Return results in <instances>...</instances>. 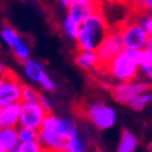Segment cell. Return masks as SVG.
Here are the masks:
<instances>
[{
    "instance_id": "cell-1",
    "label": "cell",
    "mask_w": 152,
    "mask_h": 152,
    "mask_svg": "<svg viewBox=\"0 0 152 152\" xmlns=\"http://www.w3.org/2000/svg\"><path fill=\"white\" fill-rule=\"evenodd\" d=\"M80 133L78 126L70 117L48 113L41 129L38 130L37 140L43 151L64 152L66 141Z\"/></svg>"
},
{
    "instance_id": "cell-2",
    "label": "cell",
    "mask_w": 152,
    "mask_h": 152,
    "mask_svg": "<svg viewBox=\"0 0 152 152\" xmlns=\"http://www.w3.org/2000/svg\"><path fill=\"white\" fill-rule=\"evenodd\" d=\"M109 31H110V27L101 10L92 13L80 25L78 37L74 41L77 45V49L78 50H96Z\"/></svg>"
},
{
    "instance_id": "cell-3",
    "label": "cell",
    "mask_w": 152,
    "mask_h": 152,
    "mask_svg": "<svg viewBox=\"0 0 152 152\" xmlns=\"http://www.w3.org/2000/svg\"><path fill=\"white\" fill-rule=\"evenodd\" d=\"M137 52L134 49H123L119 55H116L113 59L102 67L101 71H105L106 75L116 83H129L137 80L140 73Z\"/></svg>"
},
{
    "instance_id": "cell-4",
    "label": "cell",
    "mask_w": 152,
    "mask_h": 152,
    "mask_svg": "<svg viewBox=\"0 0 152 152\" xmlns=\"http://www.w3.org/2000/svg\"><path fill=\"white\" fill-rule=\"evenodd\" d=\"M83 115L98 131H105V130L112 129L117 120V113L115 109L101 101L85 105Z\"/></svg>"
},
{
    "instance_id": "cell-5",
    "label": "cell",
    "mask_w": 152,
    "mask_h": 152,
    "mask_svg": "<svg viewBox=\"0 0 152 152\" xmlns=\"http://www.w3.org/2000/svg\"><path fill=\"white\" fill-rule=\"evenodd\" d=\"M119 29L126 49L140 50V49L145 48V43H147V39L149 35L144 29L142 25L140 24L138 20H129L124 24H121Z\"/></svg>"
},
{
    "instance_id": "cell-6",
    "label": "cell",
    "mask_w": 152,
    "mask_h": 152,
    "mask_svg": "<svg viewBox=\"0 0 152 152\" xmlns=\"http://www.w3.org/2000/svg\"><path fill=\"white\" fill-rule=\"evenodd\" d=\"M124 49L123 45V39H121V34H120L119 27L117 28H110V31L107 32V35L105 37V39L102 41V43L98 46L96 56H98V61L99 66L105 67L109 61H110L116 55H119L120 52ZM101 71V70H99Z\"/></svg>"
},
{
    "instance_id": "cell-7",
    "label": "cell",
    "mask_w": 152,
    "mask_h": 152,
    "mask_svg": "<svg viewBox=\"0 0 152 152\" xmlns=\"http://www.w3.org/2000/svg\"><path fill=\"white\" fill-rule=\"evenodd\" d=\"M152 88L147 81H129V83H116L110 88L112 99L120 105H130V102L141 92Z\"/></svg>"
},
{
    "instance_id": "cell-8",
    "label": "cell",
    "mask_w": 152,
    "mask_h": 152,
    "mask_svg": "<svg viewBox=\"0 0 152 152\" xmlns=\"http://www.w3.org/2000/svg\"><path fill=\"white\" fill-rule=\"evenodd\" d=\"M23 71L31 83L38 84L43 91H46V92H55L56 91V83L46 73L42 63H39L38 60L29 57L25 61H23Z\"/></svg>"
},
{
    "instance_id": "cell-9",
    "label": "cell",
    "mask_w": 152,
    "mask_h": 152,
    "mask_svg": "<svg viewBox=\"0 0 152 152\" xmlns=\"http://www.w3.org/2000/svg\"><path fill=\"white\" fill-rule=\"evenodd\" d=\"M21 87H23V83L20 81L17 74L6 69L0 75V106L20 102Z\"/></svg>"
},
{
    "instance_id": "cell-10",
    "label": "cell",
    "mask_w": 152,
    "mask_h": 152,
    "mask_svg": "<svg viewBox=\"0 0 152 152\" xmlns=\"http://www.w3.org/2000/svg\"><path fill=\"white\" fill-rule=\"evenodd\" d=\"M46 115L48 112L42 107L39 102H21V116L18 126L39 130Z\"/></svg>"
},
{
    "instance_id": "cell-11",
    "label": "cell",
    "mask_w": 152,
    "mask_h": 152,
    "mask_svg": "<svg viewBox=\"0 0 152 152\" xmlns=\"http://www.w3.org/2000/svg\"><path fill=\"white\" fill-rule=\"evenodd\" d=\"M66 10L70 17L77 20L78 23H83L88 15L101 10V3H98L95 0H77L71 3Z\"/></svg>"
},
{
    "instance_id": "cell-12",
    "label": "cell",
    "mask_w": 152,
    "mask_h": 152,
    "mask_svg": "<svg viewBox=\"0 0 152 152\" xmlns=\"http://www.w3.org/2000/svg\"><path fill=\"white\" fill-rule=\"evenodd\" d=\"M21 116V102L0 106V123L3 127H18Z\"/></svg>"
},
{
    "instance_id": "cell-13",
    "label": "cell",
    "mask_w": 152,
    "mask_h": 152,
    "mask_svg": "<svg viewBox=\"0 0 152 152\" xmlns=\"http://www.w3.org/2000/svg\"><path fill=\"white\" fill-rule=\"evenodd\" d=\"M74 61L80 69L87 70V71H99L101 70L95 50H78L74 57Z\"/></svg>"
},
{
    "instance_id": "cell-14",
    "label": "cell",
    "mask_w": 152,
    "mask_h": 152,
    "mask_svg": "<svg viewBox=\"0 0 152 152\" xmlns=\"http://www.w3.org/2000/svg\"><path fill=\"white\" fill-rule=\"evenodd\" d=\"M17 127H1L0 129V149L1 152H14L18 145Z\"/></svg>"
},
{
    "instance_id": "cell-15",
    "label": "cell",
    "mask_w": 152,
    "mask_h": 152,
    "mask_svg": "<svg viewBox=\"0 0 152 152\" xmlns=\"http://www.w3.org/2000/svg\"><path fill=\"white\" fill-rule=\"evenodd\" d=\"M140 145L138 137L129 129H123L117 144V152H135Z\"/></svg>"
},
{
    "instance_id": "cell-16",
    "label": "cell",
    "mask_w": 152,
    "mask_h": 152,
    "mask_svg": "<svg viewBox=\"0 0 152 152\" xmlns=\"http://www.w3.org/2000/svg\"><path fill=\"white\" fill-rule=\"evenodd\" d=\"M137 59L140 73H142L148 81H152V52L148 49H140L137 52Z\"/></svg>"
},
{
    "instance_id": "cell-17",
    "label": "cell",
    "mask_w": 152,
    "mask_h": 152,
    "mask_svg": "<svg viewBox=\"0 0 152 152\" xmlns=\"http://www.w3.org/2000/svg\"><path fill=\"white\" fill-rule=\"evenodd\" d=\"M0 39L4 42L9 48H11V49L17 46L20 42H23V37L13 27H10V25H6V27L1 28V31H0Z\"/></svg>"
},
{
    "instance_id": "cell-18",
    "label": "cell",
    "mask_w": 152,
    "mask_h": 152,
    "mask_svg": "<svg viewBox=\"0 0 152 152\" xmlns=\"http://www.w3.org/2000/svg\"><path fill=\"white\" fill-rule=\"evenodd\" d=\"M88 151V142L81 133L66 141L64 152H85Z\"/></svg>"
},
{
    "instance_id": "cell-19",
    "label": "cell",
    "mask_w": 152,
    "mask_h": 152,
    "mask_svg": "<svg viewBox=\"0 0 152 152\" xmlns=\"http://www.w3.org/2000/svg\"><path fill=\"white\" fill-rule=\"evenodd\" d=\"M80 25H81V23H78L77 20H74L73 17H70L69 14L61 21V29L66 34V37L69 39H71V41H75L77 37H78Z\"/></svg>"
},
{
    "instance_id": "cell-20",
    "label": "cell",
    "mask_w": 152,
    "mask_h": 152,
    "mask_svg": "<svg viewBox=\"0 0 152 152\" xmlns=\"http://www.w3.org/2000/svg\"><path fill=\"white\" fill-rule=\"evenodd\" d=\"M151 102H152V88H149L147 91L141 92L140 95H137L133 101L130 102L129 106H131V109L135 112H142Z\"/></svg>"
},
{
    "instance_id": "cell-21",
    "label": "cell",
    "mask_w": 152,
    "mask_h": 152,
    "mask_svg": "<svg viewBox=\"0 0 152 152\" xmlns=\"http://www.w3.org/2000/svg\"><path fill=\"white\" fill-rule=\"evenodd\" d=\"M39 98H41V92L37 88H34L32 85H28V84H23L20 102H39Z\"/></svg>"
},
{
    "instance_id": "cell-22",
    "label": "cell",
    "mask_w": 152,
    "mask_h": 152,
    "mask_svg": "<svg viewBox=\"0 0 152 152\" xmlns=\"http://www.w3.org/2000/svg\"><path fill=\"white\" fill-rule=\"evenodd\" d=\"M42 151H43V148L39 144V141L32 140V141H20L14 152H42Z\"/></svg>"
},
{
    "instance_id": "cell-23",
    "label": "cell",
    "mask_w": 152,
    "mask_h": 152,
    "mask_svg": "<svg viewBox=\"0 0 152 152\" xmlns=\"http://www.w3.org/2000/svg\"><path fill=\"white\" fill-rule=\"evenodd\" d=\"M13 50H14L15 59L18 60L20 63H23V61H25L27 59L31 57V49H29V46H28L25 42H20L17 46L13 48Z\"/></svg>"
},
{
    "instance_id": "cell-24",
    "label": "cell",
    "mask_w": 152,
    "mask_h": 152,
    "mask_svg": "<svg viewBox=\"0 0 152 152\" xmlns=\"http://www.w3.org/2000/svg\"><path fill=\"white\" fill-rule=\"evenodd\" d=\"M17 133H18L20 141H32V140H37L38 137V130L24 127V126H18L17 127Z\"/></svg>"
},
{
    "instance_id": "cell-25",
    "label": "cell",
    "mask_w": 152,
    "mask_h": 152,
    "mask_svg": "<svg viewBox=\"0 0 152 152\" xmlns=\"http://www.w3.org/2000/svg\"><path fill=\"white\" fill-rule=\"evenodd\" d=\"M137 20L144 27V29L147 31L148 35L152 37V17H149V15H147V14H144V13H138V18Z\"/></svg>"
},
{
    "instance_id": "cell-26",
    "label": "cell",
    "mask_w": 152,
    "mask_h": 152,
    "mask_svg": "<svg viewBox=\"0 0 152 152\" xmlns=\"http://www.w3.org/2000/svg\"><path fill=\"white\" fill-rule=\"evenodd\" d=\"M39 103H41L42 107H43V109H45L48 113H50V112L53 110V102H52V99L49 96H46V95H42V94H41Z\"/></svg>"
},
{
    "instance_id": "cell-27",
    "label": "cell",
    "mask_w": 152,
    "mask_h": 152,
    "mask_svg": "<svg viewBox=\"0 0 152 152\" xmlns=\"http://www.w3.org/2000/svg\"><path fill=\"white\" fill-rule=\"evenodd\" d=\"M74 1H77V0H57V3H59L61 7H64V9H67L71 3H74Z\"/></svg>"
},
{
    "instance_id": "cell-28",
    "label": "cell",
    "mask_w": 152,
    "mask_h": 152,
    "mask_svg": "<svg viewBox=\"0 0 152 152\" xmlns=\"http://www.w3.org/2000/svg\"><path fill=\"white\" fill-rule=\"evenodd\" d=\"M4 70H6L4 64H3V63H1V61H0V75H1V74H3V71H4Z\"/></svg>"
},
{
    "instance_id": "cell-29",
    "label": "cell",
    "mask_w": 152,
    "mask_h": 152,
    "mask_svg": "<svg viewBox=\"0 0 152 152\" xmlns=\"http://www.w3.org/2000/svg\"><path fill=\"white\" fill-rule=\"evenodd\" d=\"M120 1H126V3H133V0H120Z\"/></svg>"
},
{
    "instance_id": "cell-30",
    "label": "cell",
    "mask_w": 152,
    "mask_h": 152,
    "mask_svg": "<svg viewBox=\"0 0 152 152\" xmlns=\"http://www.w3.org/2000/svg\"><path fill=\"white\" fill-rule=\"evenodd\" d=\"M148 151H152V144H149V145H148Z\"/></svg>"
},
{
    "instance_id": "cell-31",
    "label": "cell",
    "mask_w": 152,
    "mask_h": 152,
    "mask_svg": "<svg viewBox=\"0 0 152 152\" xmlns=\"http://www.w3.org/2000/svg\"><path fill=\"white\" fill-rule=\"evenodd\" d=\"M95 1H98V3H102V1H103V0H95Z\"/></svg>"
},
{
    "instance_id": "cell-32",
    "label": "cell",
    "mask_w": 152,
    "mask_h": 152,
    "mask_svg": "<svg viewBox=\"0 0 152 152\" xmlns=\"http://www.w3.org/2000/svg\"><path fill=\"white\" fill-rule=\"evenodd\" d=\"M0 46H1V39H0Z\"/></svg>"
},
{
    "instance_id": "cell-33",
    "label": "cell",
    "mask_w": 152,
    "mask_h": 152,
    "mask_svg": "<svg viewBox=\"0 0 152 152\" xmlns=\"http://www.w3.org/2000/svg\"><path fill=\"white\" fill-rule=\"evenodd\" d=\"M1 127H3V126H1V123H0V129H1Z\"/></svg>"
},
{
    "instance_id": "cell-34",
    "label": "cell",
    "mask_w": 152,
    "mask_h": 152,
    "mask_svg": "<svg viewBox=\"0 0 152 152\" xmlns=\"http://www.w3.org/2000/svg\"><path fill=\"white\" fill-rule=\"evenodd\" d=\"M0 152H1V149H0Z\"/></svg>"
}]
</instances>
